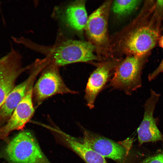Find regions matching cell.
<instances>
[{
  "label": "cell",
  "instance_id": "obj_1",
  "mask_svg": "<svg viewBox=\"0 0 163 163\" xmlns=\"http://www.w3.org/2000/svg\"><path fill=\"white\" fill-rule=\"evenodd\" d=\"M95 46L89 42L73 40L59 35L55 43L46 46L34 43L33 50L42 53L50 63L58 67L97 59Z\"/></svg>",
  "mask_w": 163,
  "mask_h": 163
},
{
  "label": "cell",
  "instance_id": "obj_2",
  "mask_svg": "<svg viewBox=\"0 0 163 163\" xmlns=\"http://www.w3.org/2000/svg\"><path fill=\"white\" fill-rule=\"evenodd\" d=\"M0 155L11 163H51L28 130L20 132L9 141Z\"/></svg>",
  "mask_w": 163,
  "mask_h": 163
},
{
  "label": "cell",
  "instance_id": "obj_3",
  "mask_svg": "<svg viewBox=\"0 0 163 163\" xmlns=\"http://www.w3.org/2000/svg\"><path fill=\"white\" fill-rule=\"evenodd\" d=\"M142 63L141 58L127 57L117 66L109 86L130 95L140 88Z\"/></svg>",
  "mask_w": 163,
  "mask_h": 163
},
{
  "label": "cell",
  "instance_id": "obj_4",
  "mask_svg": "<svg viewBox=\"0 0 163 163\" xmlns=\"http://www.w3.org/2000/svg\"><path fill=\"white\" fill-rule=\"evenodd\" d=\"M58 67L51 63L47 65L33 87V96L37 107L46 99L57 94H76L69 88L59 74Z\"/></svg>",
  "mask_w": 163,
  "mask_h": 163
},
{
  "label": "cell",
  "instance_id": "obj_5",
  "mask_svg": "<svg viewBox=\"0 0 163 163\" xmlns=\"http://www.w3.org/2000/svg\"><path fill=\"white\" fill-rule=\"evenodd\" d=\"M21 59L20 53L12 47L8 54L0 58V108L14 87L17 78L30 68V65L22 67Z\"/></svg>",
  "mask_w": 163,
  "mask_h": 163
},
{
  "label": "cell",
  "instance_id": "obj_6",
  "mask_svg": "<svg viewBox=\"0 0 163 163\" xmlns=\"http://www.w3.org/2000/svg\"><path fill=\"white\" fill-rule=\"evenodd\" d=\"M34 78L29 84L25 94L13 112L11 116L4 126L0 127V139L8 143V136L12 131L23 130L34 112L33 104Z\"/></svg>",
  "mask_w": 163,
  "mask_h": 163
},
{
  "label": "cell",
  "instance_id": "obj_7",
  "mask_svg": "<svg viewBox=\"0 0 163 163\" xmlns=\"http://www.w3.org/2000/svg\"><path fill=\"white\" fill-rule=\"evenodd\" d=\"M160 96V94L150 89V96L144 105L143 118L137 129L139 145L145 142L163 141V135L157 127L154 116L156 105Z\"/></svg>",
  "mask_w": 163,
  "mask_h": 163
},
{
  "label": "cell",
  "instance_id": "obj_8",
  "mask_svg": "<svg viewBox=\"0 0 163 163\" xmlns=\"http://www.w3.org/2000/svg\"><path fill=\"white\" fill-rule=\"evenodd\" d=\"M83 142L89 147L105 158L121 162L132 146H123L119 143L88 130L84 131Z\"/></svg>",
  "mask_w": 163,
  "mask_h": 163
},
{
  "label": "cell",
  "instance_id": "obj_9",
  "mask_svg": "<svg viewBox=\"0 0 163 163\" xmlns=\"http://www.w3.org/2000/svg\"><path fill=\"white\" fill-rule=\"evenodd\" d=\"M159 37L158 31L149 26L139 27L132 31L125 42L127 51L141 58L155 46Z\"/></svg>",
  "mask_w": 163,
  "mask_h": 163
},
{
  "label": "cell",
  "instance_id": "obj_10",
  "mask_svg": "<svg viewBox=\"0 0 163 163\" xmlns=\"http://www.w3.org/2000/svg\"><path fill=\"white\" fill-rule=\"evenodd\" d=\"M111 62L101 64L89 77L85 90V98L87 106L90 109L94 107L95 99L114 72L117 66Z\"/></svg>",
  "mask_w": 163,
  "mask_h": 163
},
{
  "label": "cell",
  "instance_id": "obj_11",
  "mask_svg": "<svg viewBox=\"0 0 163 163\" xmlns=\"http://www.w3.org/2000/svg\"><path fill=\"white\" fill-rule=\"evenodd\" d=\"M110 2H105L88 17L85 29L88 37L97 45L107 41V18Z\"/></svg>",
  "mask_w": 163,
  "mask_h": 163
},
{
  "label": "cell",
  "instance_id": "obj_12",
  "mask_svg": "<svg viewBox=\"0 0 163 163\" xmlns=\"http://www.w3.org/2000/svg\"><path fill=\"white\" fill-rule=\"evenodd\" d=\"M58 9L59 18L66 27L77 31L85 28L88 17L85 1H76Z\"/></svg>",
  "mask_w": 163,
  "mask_h": 163
},
{
  "label": "cell",
  "instance_id": "obj_13",
  "mask_svg": "<svg viewBox=\"0 0 163 163\" xmlns=\"http://www.w3.org/2000/svg\"><path fill=\"white\" fill-rule=\"evenodd\" d=\"M38 73L37 71L32 70L27 79L15 87L9 93L0 108V127L10 119L24 97L29 84Z\"/></svg>",
  "mask_w": 163,
  "mask_h": 163
},
{
  "label": "cell",
  "instance_id": "obj_14",
  "mask_svg": "<svg viewBox=\"0 0 163 163\" xmlns=\"http://www.w3.org/2000/svg\"><path fill=\"white\" fill-rule=\"evenodd\" d=\"M67 145L86 163H107L105 158L72 136L60 132Z\"/></svg>",
  "mask_w": 163,
  "mask_h": 163
},
{
  "label": "cell",
  "instance_id": "obj_15",
  "mask_svg": "<svg viewBox=\"0 0 163 163\" xmlns=\"http://www.w3.org/2000/svg\"><path fill=\"white\" fill-rule=\"evenodd\" d=\"M139 0H115L113 3L112 10L115 14L123 15L129 14L140 3Z\"/></svg>",
  "mask_w": 163,
  "mask_h": 163
},
{
  "label": "cell",
  "instance_id": "obj_16",
  "mask_svg": "<svg viewBox=\"0 0 163 163\" xmlns=\"http://www.w3.org/2000/svg\"><path fill=\"white\" fill-rule=\"evenodd\" d=\"M138 163H163V148Z\"/></svg>",
  "mask_w": 163,
  "mask_h": 163
},
{
  "label": "cell",
  "instance_id": "obj_17",
  "mask_svg": "<svg viewBox=\"0 0 163 163\" xmlns=\"http://www.w3.org/2000/svg\"><path fill=\"white\" fill-rule=\"evenodd\" d=\"M162 72H163V59L158 67L153 72L149 74L148 76V80L150 81L154 80Z\"/></svg>",
  "mask_w": 163,
  "mask_h": 163
},
{
  "label": "cell",
  "instance_id": "obj_18",
  "mask_svg": "<svg viewBox=\"0 0 163 163\" xmlns=\"http://www.w3.org/2000/svg\"><path fill=\"white\" fill-rule=\"evenodd\" d=\"M157 4L159 7L163 9V0L157 1Z\"/></svg>",
  "mask_w": 163,
  "mask_h": 163
},
{
  "label": "cell",
  "instance_id": "obj_19",
  "mask_svg": "<svg viewBox=\"0 0 163 163\" xmlns=\"http://www.w3.org/2000/svg\"><path fill=\"white\" fill-rule=\"evenodd\" d=\"M159 43L160 46L163 49V36L161 38L159 41Z\"/></svg>",
  "mask_w": 163,
  "mask_h": 163
}]
</instances>
